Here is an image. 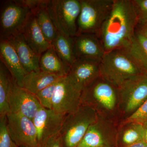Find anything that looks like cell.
I'll return each instance as SVG.
<instances>
[{
	"instance_id": "obj_1",
	"label": "cell",
	"mask_w": 147,
	"mask_h": 147,
	"mask_svg": "<svg viewBox=\"0 0 147 147\" xmlns=\"http://www.w3.org/2000/svg\"><path fill=\"white\" fill-rule=\"evenodd\" d=\"M137 24L132 0H114L111 12L99 34L105 53L128 47L135 35Z\"/></svg>"
},
{
	"instance_id": "obj_2",
	"label": "cell",
	"mask_w": 147,
	"mask_h": 147,
	"mask_svg": "<svg viewBox=\"0 0 147 147\" xmlns=\"http://www.w3.org/2000/svg\"><path fill=\"white\" fill-rule=\"evenodd\" d=\"M81 100L103 118L116 123L120 118L118 89L101 76L82 91Z\"/></svg>"
},
{
	"instance_id": "obj_3",
	"label": "cell",
	"mask_w": 147,
	"mask_h": 147,
	"mask_svg": "<svg viewBox=\"0 0 147 147\" xmlns=\"http://www.w3.org/2000/svg\"><path fill=\"white\" fill-rule=\"evenodd\" d=\"M100 76L119 88L132 76L143 73L125 49L106 52L100 63Z\"/></svg>"
},
{
	"instance_id": "obj_4",
	"label": "cell",
	"mask_w": 147,
	"mask_h": 147,
	"mask_svg": "<svg viewBox=\"0 0 147 147\" xmlns=\"http://www.w3.org/2000/svg\"><path fill=\"white\" fill-rule=\"evenodd\" d=\"M97 116L93 109L83 105L66 115L60 131L64 147H77Z\"/></svg>"
},
{
	"instance_id": "obj_5",
	"label": "cell",
	"mask_w": 147,
	"mask_h": 147,
	"mask_svg": "<svg viewBox=\"0 0 147 147\" xmlns=\"http://www.w3.org/2000/svg\"><path fill=\"white\" fill-rule=\"evenodd\" d=\"M80 1L81 9L77 21V35L94 34L99 36L102 25L112 10L114 0Z\"/></svg>"
},
{
	"instance_id": "obj_6",
	"label": "cell",
	"mask_w": 147,
	"mask_h": 147,
	"mask_svg": "<svg viewBox=\"0 0 147 147\" xmlns=\"http://www.w3.org/2000/svg\"><path fill=\"white\" fill-rule=\"evenodd\" d=\"M46 7L58 31L69 36L77 35L80 0H48Z\"/></svg>"
},
{
	"instance_id": "obj_7",
	"label": "cell",
	"mask_w": 147,
	"mask_h": 147,
	"mask_svg": "<svg viewBox=\"0 0 147 147\" xmlns=\"http://www.w3.org/2000/svg\"><path fill=\"white\" fill-rule=\"evenodd\" d=\"M118 89L122 121L131 115L147 100V74L132 76Z\"/></svg>"
},
{
	"instance_id": "obj_8",
	"label": "cell",
	"mask_w": 147,
	"mask_h": 147,
	"mask_svg": "<svg viewBox=\"0 0 147 147\" xmlns=\"http://www.w3.org/2000/svg\"><path fill=\"white\" fill-rule=\"evenodd\" d=\"M31 11L18 1L2 2L1 5L0 40L21 33Z\"/></svg>"
},
{
	"instance_id": "obj_9",
	"label": "cell",
	"mask_w": 147,
	"mask_h": 147,
	"mask_svg": "<svg viewBox=\"0 0 147 147\" xmlns=\"http://www.w3.org/2000/svg\"><path fill=\"white\" fill-rule=\"evenodd\" d=\"M81 94L82 91L67 75L62 77L57 82L52 110L65 115L75 112L81 105Z\"/></svg>"
},
{
	"instance_id": "obj_10",
	"label": "cell",
	"mask_w": 147,
	"mask_h": 147,
	"mask_svg": "<svg viewBox=\"0 0 147 147\" xmlns=\"http://www.w3.org/2000/svg\"><path fill=\"white\" fill-rule=\"evenodd\" d=\"M11 138L18 147H38L36 128L32 120L10 113L7 115Z\"/></svg>"
},
{
	"instance_id": "obj_11",
	"label": "cell",
	"mask_w": 147,
	"mask_h": 147,
	"mask_svg": "<svg viewBox=\"0 0 147 147\" xmlns=\"http://www.w3.org/2000/svg\"><path fill=\"white\" fill-rule=\"evenodd\" d=\"M118 129L115 123L98 115L77 147H109L117 140Z\"/></svg>"
},
{
	"instance_id": "obj_12",
	"label": "cell",
	"mask_w": 147,
	"mask_h": 147,
	"mask_svg": "<svg viewBox=\"0 0 147 147\" xmlns=\"http://www.w3.org/2000/svg\"><path fill=\"white\" fill-rule=\"evenodd\" d=\"M9 102L10 113L32 120L42 107L34 94L19 86L13 79Z\"/></svg>"
},
{
	"instance_id": "obj_13",
	"label": "cell",
	"mask_w": 147,
	"mask_h": 147,
	"mask_svg": "<svg viewBox=\"0 0 147 147\" xmlns=\"http://www.w3.org/2000/svg\"><path fill=\"white\" fill-rule=\"evenodd\" d=\"M65 115L42 107L32 119L36 128L38 146L49 137L59 133Z\"/></svg>"
},
{
	"instance_id": "obj_14",
	"label": "cell",
	"mask_w": 147,
	"mask_h": 147,
	"mask_svg": "<svg viewBox=\"0 0 147 147\" xmlns=\"http://www.w3.org/2000/svg\"><path fill=\"white\" fill-rule=\"evenodd\" d=\"M100 61L87 59H76L70 66L67 76L82 91L100 76Z\"/></svg>"
},
{
	"instance_id": "obj_15",
	"label": "cell",
	"mask_w": 147,
	"mask_h": 147,
	"mask_svg": "<svg viewBox=\"0 0 147 147\" xmlns=\"http://www.w3.org/2000/svg\"><path fill=\"white\" fill-rule=\"evenodd\" d=\"M74 52L76 59L100 61L105 52L100 37L94 34H82L72 37Z\"/></svg>"
},
{
	"instance_id": "obj_16",
	"label": "cell",
	"mask_w": 147,
	"mask_h": 147,
	"mask_svg": "<svg viewBox=\"0 0 147 147\" xmlns=\"http://www.w3.org/2000/svg\"><path fill=\"white\" fill-rule=\"evenodd\" d=\"M7 40L14 48L23 67L28 73L40 71V57L29 46L22 34H18Z\"/></svg>"
},
{
	"instance_id": "obj_17",
	"label": "cell",
	"mask_w": 147,
	"mask_h": 147,
	"mask_svg": "<svg viewBox=\"0 0 147 147\" xmlns=\"http://www.w3.org/2000/svg\"><path fill=\"white\" fill-rule=\"evenodd\" d=\"M0 59L19 86L28 72L24 69L16 51L8 40H0Z\"/></svg>"
},
{
	"instance_id": "obj_18",
	"label": "cell",
	"mask_w": 147,
	"mask_h": 147,
	"mask_svg": "<svg viewBox=\"0 0 147 147\" xmlns=\"http://www.w3.org/2000/svg\"><path fill=\"white\" fill-rule=\"evenodd\" d=\"M21 34L29 46L40 57L52 47L50 42L45 39L32 12L24 26Z\"/></svg>"
},
{
	"instance_id": "obj_19",
	"label": "cell",
	"mask_w": 147,
	"mask_h": 147,
	"mask_svg": "<svg viewBox=\"0 0 147 147\" xmlns=\"http://www.w3.org/2000/svg\"><path fill=\"white\" fill-rule=\"evenodd\" d=\"M62 77L41 70L32 71L24 77L21 87L35 95Z\"/></svg>"
},
{
	"instance_id": "obj_20",
	"label": "cell",
	"mask_w": 147,
	"mask_h": 147,
	"mask_svg": "<svg viewBox=\"0 0 147 147\" xmlns=\"http://www.w3.org/2000/svg\"><path fill=\"white\" fill-rule=\"evenodd\" d=\"M39 66L41 71L60 77L67 76L70 69V67L63 61L52 47L40 56Z\"/></svg>"
},
{
	"instance_id": "obj_21",
	"label": "cell",
	"mask_w": 147,
	"mask_h": 147,
	"mask_svg": "<svg viewBox=\"0 0 147 147\" xmlns=\"http://www.w3.org/2000/svg\"><path fill=\"white\" fill-rule=\"evenodd\" d=\"M125 49L142 72L147 74V37L136 31L131 43Z\"/></svg>"
},
{
	"instance_id": "obj_22",
	"label": "cell",
	"mask_w": 147,
	"mask_h": 147,
	"mask_svg": "<svg viewBox=\"0 0 147 147\" xmlns=\"http://www.w3.org/2000/svg\"><path fill=\"white\" fill-rule=\"evenodd\" d=\"M145 127L141 124L128 122L121 123L118 129L117 139L123 147L144 140Z\"/></svg>"
},
{
	"instance_id": "obj_23",
	"label": "cell",
	"mask_w": 147,
	"mask_h": 147,
	"mask_svg": "<svg viewBox=\"0 0 147 147\" xmlns=\"http://www.w3.org/2000/svg\"><path fill=\"white\" fill-rule=\"evenodd\" d=\"M12 82L10 72L0 61V117L10 113L9 100Z\"/></svg>"
},
{
	"instance_id": "obj_24",
	"label": "cell",
	"mask_w": 147,
	"mask_h": 147,
	"mask_svg": "<svg viewBox=\"0 0 147 147\" xmlns=\"http://www.w3.org/2000/svg\"><path fill=\"white\" fill-rule=\"evenodd\" d=\"M51 45L63 61L70 67L76 59L74 52L72 37L58 31L57 35Z\"/></svg>"
},
{
	"instance_id": "obj_25",
	"label": "cell",
	"mask_w": 147,
	"mask_h": 147,
	"mask_svg": "<svg viewBox=\"0 0 147 147\" xmlns=\"http://www.w3.org/2000/svg\"><path fill=\"white\" fill-rule=\"evenodd\" d=\"M48 1L45 4L32 12L34 15L37 23L45 39L51 44L57 35L58 31L47 11L46 7Z\"/></svg>"
},
{
	"instance_id": "obj_26",
	"label": "cell",
	"mask_w": 147,
	"mask_h": 147,
	"mask_svg": "<svg viewBox=\"0 0 147 147\" xmlns=\"http://www.w3.org/2000/svg\"><path fill=\"white\" fill-rule=\"evenodd\" d=\"M57 82L49 85L35 94L43 108L52 109V101Z\"/></svg>"
},
{
	"instance_id": "obj_27",
	"label": "cell",
	"mask_w": 147,
	"mask_h": 147,
	"mask_svg": "<svg viewBox=\"0 0 147 147\" xmlns=\"http://www.w3.org/2000/svg\"><path fill=\"white\" fill-rule=\"evenodd\" d=\"M128 122L141 124L144 126L147 125V99L133 114L122 121L120 123Z\"/></svg>"
},
{
	"instance_id": "obj_28",
	"label": "cell",
	"mask_w": 147,
	"mask_h": 147,
	"mask_svg": "<svg viewBox=\"0 0 147 147\" xmlns=\"http://www.w3.org/2000/svg\"><path fill=\"white\" fill-rule=\"evenodd\" d=\"M0 147H18L9 133L7 116L0 117Z\"/></svg>"
},
{
	"instance_id": "obj_29",
	"label": "cell",
	"mask_w": 147,
	"mask_h": 147,
	"mask_svg": "<svg viewBox=\"0 0 147 147\" xmlns=\"http://www.w3.org/2000/svg\"><path fill=\"white\" fill-rule=\"evenodd\" d=\"M138 18V23L147 22V0H132Z\"/></svg>"
},
{
	"instance_id": "obj_30",
	"label": "cell",
	"mask_w": 147,
	"mask_h": 147,
	"mask_svg": "<svg viewBox=\"0 0 147 147\" xmlns=\"http://www.w3.org/2000/svg\"><path fill=\"white\" fill-rule=\"evenodd\" d=\"M38 147H64L60 132L42 142Z\"/></svg>"
},
{
	"instance_id": "obj_31",
	"label": "cell",
	"mask_w": 147,
	"mask_h": 147,
	"mask_svg": "<svg viewBox=\"0 0 147 147\" xmlns=\"http://www.w3.org/2000/svg\"><path fill=\"white\" fill-rule=\"evenodd\" d=\"M47 1L48 0H19L18 1V2L27 7L32 11L45 4Z\"/></svg>"
},
{
	"instance_id": "obj_32",
	"label": "cell",
	"mask_w": 147,
	"mask_h": 147,
	"mask_svg": "<svg viewBox=\"0 0 147 147\" xmlns=\"http://www.w3.org/2000/svg\"><path fill=\"white\" fill-rule=\"evenodd\" d=\"M136 31L147 37V22L138 23Z\"/></svg>"
},
{
	"instance_id": "obj_33",
	"label": "cell",
	"mask_w": 147,
	"mask_h": 147,
	"mask_svg": "<svg viewBox=\"0 0 147 147\" xmlns=\"http://www.w3.org/2000/svg\"><path fill=\"white\" fill-rule=\"evenodd\" d=\"M126 147H147V144L144 140H143Z\"/></svg>"
},
{
	"instance_id": "obj_34",
	"label": "cell",
	"mask_w": 147,
	"mask_h": 147,
	"mask_svg": "<svg viewBox=\"0 0 147 147\" xmlns=\"http://www.w3.org/2000/svg\"><path fill=\"white\" fill-rule=\"evenodd\" d=\"M145 133L144 140L147 144V125L145 126Z\"/></svg>"
}]
</instances>
